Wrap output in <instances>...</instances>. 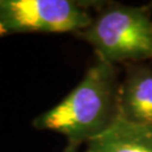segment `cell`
<instances>
[{"label":"cell","instance_id":"6da1fadb","mask_svg":"<svg viewBox=\"0 0 152 152\" xmlns=\"http://www.w3.org/2000/svg\"><path fill=\"white\" fill-rule=\"evenodd\" d=\"M118 73L116 65L96 60L81 81L54 107L38 115L33 126L63 135L80 147L100 135L118 118Z\"/></svg>","mask_w":152,"mask_h":152},{"label":"cell","instance_id":"7a4b0ae2","mask_svg":"<svg viewBox=\"0 0 152 152\" xmlns=\"http://www.w3.org/2000/svg\"><path fill=\"white\" fill-rule=\"evenodd\" d=\"M76 36L91 46L98 60L113 65L152 59L150 6H99L91 24Z\"/></svg>","mask_w":152,"mask_h":152},{"label":"cell","instance_id":"3957f363","mask_svg":"<svg viewBox=\"0 0 152 152\" xmlns=\"http://www.w3.org/2000/svg\"><path fill=\"white\" fill-rule=\"evenodd\" d=\"M89 6L75 0H0V36L77 33L91 24Z\"/></svg>","mask_w":152,"mask_h":152},{"label":"cell","instance_id":"277c9868","mask_svg":"<svg viewBox=\"0 0 152 152\" xmlns=\"http://www.w3.org/2000/svg\"><path fill=\"white\" fill-rule=\"evenodd\" d=\"M118 117L134 124L152 126V69L130 64L118 87Z\"/></svg>","mask_w":152,"mask_h":152},{"label":"cell","instance_id":"5b68a950","mask_svg":"<svg viewBox=\"0 0 152 152\" xmlns=\"http://www.w3.org/2000/svg\"><path fill=\"white\" fill-rule=\"evenodd\" d=\"M82 152H152V126L118 117L100 135L88 141Z\"/></svg>","mask_w":152,"mask_h":152},{"label":"cell","instance_id":"8992f818","mask_svg":"<svg viewBox=\"0 0 152 152\" xmlns=\"http://www.w3.org/2000/svg\"><path fill=\"white\" fill-rule=\"evenodd\" d=\"M63 152H79V147L78 145H73V144H68L64 148Z\"/></svg>","mask_w":152,"mask_h":152}]
</instances>
